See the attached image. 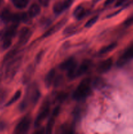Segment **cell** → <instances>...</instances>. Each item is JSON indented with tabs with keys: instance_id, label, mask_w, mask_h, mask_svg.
Segmentation results:
<instances>
[{
	"instance_id": "obj_18",
	"label": "cell",
	"mask_w": 133,
	"mask_h": 134,
	"mask_svg": "<svg viewBox=\"0 0 133 134\" xmlns=\"http://www.w3.org/2000/svg\"><path fill=\"white\" fill-rule=\"evenodd\" d=\"M13 3L16 7L20 9H23L27 7L29 0H13Z\"/></svg>"
},
{
	"instance_id": "obj_23",
	"label": "cell",
	"mask_w": 133,
	"mask_h": 134,
	"mask_svg": "<svg viewBox=\"0 0 133 134\" xmlns=\"http://www.w3.org/2000/svg\"><path fill=\"white\" fill-rule=\"evenodd\" d=\"M12 43V38L9 37H4L3 43V48L4 49H7Z\"/></svg>"
},
{
	"instance_id": "obj_25",
	"label": "cell",
	"mask_w": 133,
	"mask_h": 134,
	"mask_svg": "<svg viewBox=\"0 0 133 134\" xmlns=\"http://www.w3.org/2000/svg\"><path fill=\"white\" fill-rule=\"evenodd\" d=\"M16 52H17V51L16 49L12 50L11 51H10V52H8V53L7 54L6 56H5V59H4V60H5V61H7V60H9V59L12 58H13V56H14V55L16 54Z\"/></svg>"
},
{
	"instance_id": "obj_16",
	"label": "cell",
	"mask_w": 133,
	"mask_h": 134,
	"mask_svg": "<svg viewBox=\"0 0 133 134\" xmlns=\"http://www.w3.org/2000/svg\"><path fill=\"white\" fill-rule=\"evenodd\" d=\"M13 13L10 11L8 9H5V10H3L2 12L0 14V17L2 19V20H3L4 22H8L9 21L12 20V18H13Z\"/></svg>"
},
{
	"instance_id": "obj_9",
	"label": "cell",
	"mask_w": 133,
	"mask_h": 134,
	"mask_svg": "<svg viewBox=\"0 0 133 134\" xmlns=\"http://www.w3.org/2000/svg\"><path fill=\"white\" fill-rule=\"evenodd\" d=\"M76 62L75 59L74 58H69L66 59V60L61 63L59 65L60 69H62L63 71H69V69H71L72 67L76 65Z\"/></svg>"
},
{
	"instance_id": "obj_24",
	"label": "cell",
	"mask_w": 133,
	"mask_h": 134,
	"mask_svg": "<svg viewBox=\"0 0 133 134\" xmlns=\"http://www.w3.org/2000/svg\"><path fill=\"white\" fill-rule=\"evenodd\" d=\"M67 98V94L66 93H60L57 95V100L59 102H63Z\"/></svg>"
},
{
	"instance_id": "obj_31",
	"label": "cell",
	"mask_w": 133,
	"mask_h": 134,
	"mask_svg": "<svg viewBox=\"0 0 133 134\" xmlns=\"http://www.w3.org/2000/svg\"><path fill=\"white\" fill-rule=\"evenodd\" d=\"M115 1V0H106V1L104 2V6H108V5H111V4L113 3Z\"/></svg>"
},
{
	"instance_id": "obj_21",
	"label": "cell",
	"mask_w": 133,
	"mask_h": 134,
	"mask_svg": "<svg viewBox=\"0 0 133 134\" xmlns=\"http://www.w3.org/2000/svg\"><path fill=\"white\" fill-rule=\"evenodd\" d=\"M21 95H22V92H21L20 90H18V91L14 94V95L13 96V98H12L9 101V102L7 103L6 106L10 105H12L13 103H14V102H16L18 99H20V98L21 97Z\"/></svg>"
},
{
	"instance_id": "obj_32",
	"label": "cell",
	"mask_w": 133,
	"mask_h": 134,
	"mask_svg": "<svg viewBox=\"0 0 133 134\" xmlns=\"http://www.w3.org/2000/svg\"><path fill=\"white\" fill-rule=\"evenodd\" d=\"M124 1L125 0H119L117 2V4H116V6H119V5H121V4H123V3L124 2Z\"/></svg>"
},
{
	"instance_id": "obj_6",
	"label": "cell",
	"mask_w": 133,
	"mask_h": 134,
	"mask_svg": "<svg viewBox=\"0 0 133 134\" xmlns=\"http://www.w3.org/2000/svg\"><path fill=\"white\" fill-rule=\"evenodd\" d=\"M67 21L66 18H63L61 20H60L59 22H57L56 24L53 25V26L50 27V29H48L44 34H43V37H49L50 35H52V34H53L54 33H56V31H57L58 30H59L61 28V27L64 26L65 24V23Z\"/></svg>"
},
{
	"instance_id": "obj_7",
	"label": "cell",
	"mask_w": 133,
	"mask_h": 134,
	"mask_svg": "<svg viewBox=\"0 0 133 134\" xmlns=\"http://www.w3.org/2000/svg\"><path fill=\"white\" fill-rule=\"evenodd\" d=\"M31 30L28 27H23L21 30L20 33L19 37V44L20 45H23L26 44L28 41L29 39L31 36Z\"/></svg>"
},
{
	"instance_id": "obj_30",
	"label": "cell",
	"mask_w": 133,
	"mask_h": 134,
	"mask_svg": "<svg viewBox=\"0 0 133 134\" xmlns=\"http://www.w3.org/2000/svg\"><path fill=\"white\" fill-rule=\"evenodd\" d=\"M39 1L43 6H47L49 3V0H39Z\"/></svg>"
},
{
	"instance_id": "obj_29",
	"label": "cell",
	"mask_w": 133,
	"mask_h": 134,
	"mask_svg": "<svg viewBox=\"0 0 133 134\" xmlns=\"http://www.w3.org/2000/svg\"><path fill=\"white\" fill-rule=\"evenodd\" d=\"M59 112H60L59 107H56V108H55V109L53 110V116H55V117H56V116L59 115Z\"/></svg>"
},
{
	"instance_id": "obj_12",
	"label": "cell",
	"mask_w": 133,
	"mask_h": 134,
	"mask_svg": "<svg viewBox=\"0 0 133 134\" xmlns=\"http://www.w3.org/2000/svg\"><path fill=\"white\" fill-rule=\"evenodd\" d=\"M55 76H56V71L54 69H52L47 73L46 75L45 80H44V82H45V85L47 87H50L52 83H53V81L55 79Z\"/></svg>"
},
{
	"instance_id": "obj_8",
	"label": "cell",
	"mask_w": 133,
	"mask_h": 134,
	"mask_svg": "<svg viewBox=\"0 0 133 134\" xmlns=\"http://www.w3.org/2000/svg\"><path fill=\"white\" fill-rule=\"evenodd\" d=\"M113 64V60L112 58L106 59L99 64L97 68V71L100 73H104L109 71Z\"/></svg>"
},
{
	"instance_id": "obj_13",
	"label": "cell",
	"mask_w": 133,
	"mask_h": 134,
	"mask_svg": "<svg viewBox=\"0 0 133 134\" xmlns=\"http://www.w3.org/2000/svg\"><path fill=\"white\" fill-rule=\"evenodd\" d=\"M85 14H86V10L82 5H79L77 7H76L74 12H73V15L77 20L82 19V18L84 17Z\"/></svg>"
},
{
	"instance_id": "obj_26",
	"label": "cell",
	"mask_w": 133,
	"mask_h": 134,
	"mask_svg": "<svg viewBox=\"0 0 133 134\" xmlns=\"http://www.w3.org/2000/svg\"><path fill=\"white\" fill-rule=\"evenodd\" d=\"M124 25L125 26H130L133 24V15L128 18L124 22Z\"/></svg>"
},
{
	"instance_id": "obj_15",
	"label": "cell",
	"mask_w": 133,
	"mask_h": 134,
	"mask_svg": "<svg viewBox=\"0 0 133 134\" xmlns=\"http://www.w3.org/2000/svg\"><path fill=\"white\" fill-rule=\"evenodd\" d=\"M40 12V7L38 4L33 3L30 6L29 9V14L31 16V17H35L37 16Z\"/></svg>"
},
{
	"instance_id": "obj_20",
	"label": "cell",
	"mask_w": 133,
	"mask_h": 134,
	"mask_svg": "<svg viewBox=\"0 0 133 134\" xmlns=\"http://www.w3.org/2000/svg\"><path fill=\"white\" fill-rule=\"evenodd\" d=\"M77 30V26H75V25H70V26H69L68 27H66L65 30H63V34L64 35H70V34H72L76 31Z\"/></svg>"
},
{
	"instance_id": "obj_1",
	"label": "cell",
	"mask_w": 133,
	"mask_h": 134,
	"mask_svg": "<svg viewBox=\"0 0 133 134\" xmlns=\"http://www.w3.org/2000/svg\"><path fill=\"white\" fill-rule=\"evenodd\" d=\"M91 80L89 78H86L79 84L77 88L73 94V98L76 100H81L86 98L91 92Z\"/></svg>"
},
{
	"instance_id": "obj_14",
	"label": "cell",
	"mask_w": 133,
	"mask_h": 134,
	"mask_svg": "<svg viewBox=\"0 0 133 134\" xmlns=\"http://www.w3.org/2000/svg\"><path fill=\"white\" fill-rule=\"evenodd\" d=\"M65 9H66L63 1H58V2H56L53 6V13L56 14H59L60 13L63 12Z\"/></svg>"
},
{
	"instance_id": "obj_4",
	"label": "cell",
	"mask_w": 133,
	"mask_h": 134,
	"mask_svg": "<svg viewBox=\"0 0 133 134\" xmlns=\"http://www.w3.org/2000/svg\"><path fill=\"white\" fill-rule=\"evenodd\" d=\"M31 124V119L28 116H26L19 122L16 126L14 133L16 134L25 133L28 131Z\"/></svg>"
},
{
	"instance_id": "obj_22",
	"label": "cell",
	"mask_w": 133,
	"mask_h": 134,
	"mask_svg": "<svg viewBox=\"0 0 133 134\" xmlns=\"http://www.w3.org/2000/svg\"><path fill=\"white\" fill-rule=\"evenodd\" d=\"M98 19H99V16L95 15L94 16L91 17L89 20L87 21V22L85 24V27H90L93 26V25L95 24L96 22H97Z\"/></svg>"
},
{
	"instance_id": "obj_2",
	"label": "cell",
	"mask_w": 133,
	"mask_h": 134,
	"mask_svg": "<svg viewBox=\"0 0 133 134\" xmlns=\"http://www.w3.org/2000/svg\"><path fill=\"white\" fill-rule=\"evenodd\" d=\"M22 63V57L16 58L14 60L9 62L6 68L5 73V79L6 81H11L17 73Z\"/></svg>"
},
{
	"instance_id": "obj_33",
	"label": "cell",
	"mask_w": 133,
	"mask_h": 134,
	"mask_svg": "<svg viewBox=\"0 0 133 134\" xmlns=\"http://www.w3.org/2000/svg\"><path fill=\"white\" fill-rule=\"evenodd\" d=\"M100 1V0H93V2L94 3H96V2H98V1Z\"/></svg>"
},
{
	"instance_id": "obj_3",
	"label": "cell",
	"mask_w": 133,
	"mask_h": 134,
	"mask_svg": "<svg viewBox=\"0 0 133 134\" xmlns=\"http://www.w3.org/2000/svg\"><path fill=\"white\" fill-rule=\"evenodd\" d=\"M50 111V108L49 102H44V103L42 105L41 108H40V112L39 113V115L37 116V119L35 121V127H39L41 124L42 122L49 115Z\"/></svg>"
},
{
	"instance_id": "obj_17",
	"label": "cell",
	"mask_w": 133,
	"mask_h": 134,
	"mask_svg": "<svg viewBox=\"0 0 133 134\" xmlns=\"http://www.w3.org/2000/svg\"><path fill=\"white\" fill-rule=\"evenodd\" d=\"M117 45V43H111V44H109L108 45H106L105 46V47H102V48L99 51V53L100 54H107L108 53V52H110L111 51H112L113 49L116 48Z\"/></svg>"
},
{
	"instance_id": "obj_28",
	"label": "cell",
	"mask_w": 133,
	"mask_h": 134,
	"mask_svg": "<svg viewBox=\"0 0 133 134\" xmlns=\"http://www.w3.org/2000/svg\"><path fill=\"white\" fill-rule=\"evenodd\" d=\"M63 2L64 3H65V7H66V9H68V8H69L71 6V5L72 4L73 1L72 0H65Z\"/></svg>"
},
{
	"instance_id": "obj_10",
	"label": "cell",
	"mask_w": 133,
	"mask_h": 134,
	"mask_svg": "<svg viewBox=\"0 0 133 134\" xmlns=\"http://www.w3.org/2000/svg\"><path fill=\"white\" fill-rule=\"evenodd\" d=\"M34 71H35V68L33 65H29L27 66L22 77V81L23 84L27 83L30 81L34 73Z\"/></svg>"
},
{
	"instance_id": "obj_27",
	"label": "cell",
	"mask_w": 133,
	"mask_h": 134,
	"mask_svg": "<svg viewBox=\"0 0 133 134\" xmlns=\"http://www.w3.org/2000/svg\"><path fill=\"white\" fill-rule=\"evenodd\" d=\"M43 55H44V51H40L39 54H37V56H36V58H35V62L37 63H39L41 60L42 58L43 57Z\"/></svg>"
},
{
	"instance_id": "obj_34",
	"label": "cell",
	"mask_w": 133,
	"mask_h": 134,
	"mask_svg": "<svg viewBox=\"0 0 133 134\" xmlns=\"http://www.w3.org/2000/svg\"><path fill=\"white\" fill-rule=\"evenodd\" d=\"M0 3H1V1H0Z\"/></svg>"
},
{
	"instance_id": "obj_5",
	"label": "cell",
	"mask_w": 133,
	"mask_h": 134,
	"mask_svg": "<svg viewBox=\"0 0 133 134\" xmlns=\"http://www.w3.org/2000/svg\"><path fill=\"white\" fill-rule=\"evenodd\" d=\"M131 59H133V45L128 48L125 52L121 55L117 60V65L118 67H121Z\"/></svg>"
},
{
	"instance_id": "obj_11",
	"label": "cell",
	"mask_w": 133,
	"mask_h": 134,
	"mask_svg": "<svg viewBox=\"0 0 133 134\" xmlns=\"http://www.w3.org/2000/svg\"><path fill=\"white\" fill-rule=\"evenodd\" d=\"M91 65H92V62L90 60H85V61H83L80 64V65L78 66V77L84 74L91 68Z\"/></svg>"
},
{
	"instance_id": "obj_19",
	"label": "cell",
	"mask_w": 133,
	"mask_h": 134,
	"mask_svg": "<svg viewBox=\"0 0 133 134\" xmlns=\"http://www.w3.org/2000/svg\"><path fill=\"white\" fill-rule=\"evenodd\" d=\"M55 118H56L55 116H52V117L50 118V120H48V124L46 125V132L47 133H52V130H53V128L55 124Z\"/></svg>"
}]
</instances>
